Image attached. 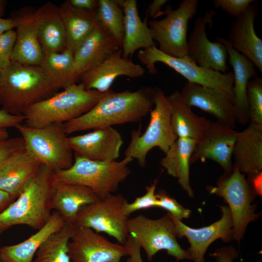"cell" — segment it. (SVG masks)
I'll return each mask as SVG.
<instances>
[{"label": "cell", "mask_w": 262, "mask_h": 262, "mask_svg": "<svg viewBox=\"0 0 262 262\" xmlns=\"http://www.w3.org/2000/svg\"><path fill=\"white\" fill-rule=\"evenodd\" d=\"M154 88L106 92L88 112L63 124L67 135L82 131L140 121L154 106Z\"/></svg>", "instance_id": "6da1fadb"}, {"label": "cell", "mask_w": 262, "mask_h": 262, "mask_svg": "<svg viewBox=\"0 0 262 262\" xmlns=\"http://www.w3.org/2000/svg\"><path fill=\"white\" fill-rule=\"evenodd\" d=\"M54 184L53 172L40 164L22 192L0 213V233L16 225L38 230L52 214L51 196Z\"/></svg>", "instance_id": "7a4b0ae2"}, {"label": "cell", "mask_w": 262, "mask_h": 262, "mask_svg": "<svg viewBox=\"0 0 262 262\" xmlns=\"http://www.w3.org/2000/svg\"><path fill=\"white\" fill-rule=\"evenodd\" d=\"M39 66L11 61L0 69V105L13 115H23L32 105L57 92Z\"/></svg>", "instance_id": "3957f363"}, {"label": "cell", "mask_w": 262, "mask_h": 262, "mask_svg": "<svg viewBox=\"0 0 262 262\" xmlns=\"http://www.w3.org/2000/svg\"><path fill=\"white\" fill-rule=\"evenodd\" d=\"M105 93L86 90L81 84L74 83L28 107L23 115L24 124L42 128L64 124L89 111Z\"/></svg>", "instance_id": "277c9868"}, {"label": "cell", "mask_w": 262, "mask_h": 262, "mask_svg": "<svg viewBox=\"0 0 262 262\" xmlns=\"http://www.w3.org/2000/svg\"><path fill=\"white\" fill-rule=\"evenodd\" d=\"M68 168L53 172L55 182L82 185L91 189L100 198L117 191L131 172L128 166L133 160L125 157L120 161H99L76 154Z\"/></svg>", "instance_id": "5b68a950"}, {"label": "cell", "mask_w": 262, "mask_h": 262, "mask_svg": "<svg viewBox=\"0 0 262 262\" xmlns=\"http://www.w3.org/2000/svg\"><path fill=\"white\" fill-rule=\"evenodd\" d=\"M150 120L145 131L131 132L125 157L136 159L141 167L147 163V156L153 148L158 147L165 153L178 137L171 121V109L167 96L160 88H154V106L149 112Z\"/></svg>", "instance_id": "8992f818"}, {"label": "cell", "mask_w": 262, "mask_h": 262, "mask_svg": "<svg viewBox=\"0 0 262 262\" xmlns=\"http://www.w3.org/2000/svg\"><path fill=\"white\" fill-rule=\"evenodd\" d=\"M16 128L24 140L25 149L41 164L53 172L73 164V152L68 144L63 124L33 128L21 123Z\"/></svg>", "instance_id": "52a82bcc"}, {"label": "cell", "mask_w": 262, "mask_h": 262, "mask_svg": "<svg viewBox=\"0 0 262 262\" xmlns=\"http://www.w3.org/2000/svg\"><path fill=\"white\" fill-rule=\"evenodd\" d=\"M206 189L210 194L222 197L228 203L233 223L232 239L239 244L248 224L260 216L256 213V204H253L256 195L254 190L234 164L229 174H224L215 186H207Z\"/></svg>", "instance_id": "ba28073f"}, {"label": "cell", "mask_w": 262, "mask_h": 262, "mask_svg": "<svg viewBox=\"0 0 262 262\" xmlns=\"http://www.w3.org/2000/svg\"><path fill=\"white\" fill-rule=\"evenodd\" d=\"M137 57L141 63L146 66L150 74L157 72L155 63H162L184 77L187 82L219 91L233 104L234 75L232 71L221 73L201 67L188 56L172 57L160 51L156 46L140 50Z\"/></svg>", "instance_id": "9c48e42d"}, {"label": "cell", "mask_w": 262, "mask_h": 262, "mask_svg": "<svg viewBox=\"0 0 262 262\" xmlns=\"http://www.w3.org/2000/svg\"><path fill=\"white\" fill-rule=\"evenodd\" d=\"M128 230L129 235L144 249L148 261L161 250H166L169 255L176 259V262L191 260L187 250L177 241L176 226L168 213L156 219L144 215L129 218Z\"/></svg>", "instance_id": "30bf717a"}, {"label": "cell", "mask_w": 262, "mask_h": 262, "mask_svg": "<svg viewBox=\"0 0 262 262\" xmlns=\"http://www.w3.org/2000/svg\"><path fill=\"white\" fill-rule=\"evenodd\" d=\"M198 3V0H183L176 9L167 5L160 15H165L164 18L148 21L152 38L160 51L174 57L187 56L188 23L196 14Z\"/></svg>", "instance_id": "8fae6325"}, {"label": "cell", "mask_w": 262, "mask_h": 262, "mask_svg": "<svg viewBox=\"0 0 262 262\" xmlns=\"http://www.w3.org/2000/svg\"><path fill=\"white\" fill-rule=\"evenodd\" d=\"M126 201L120 194L100 198L81 208L73 225L104 232L124 245L129 236V216L123 211Z\"/></svg>", "instance_id": "7c38bea8"}, {"label": "cell", "mask_w": 262, "mask_h": 262, "mask_svg": "<svg viewBox=\"0 0 262 262\" xmlns=\"http://www.w3.org/2000/svg\"><path fill=\"white\" fill-rule=\"evenodd\" d=\"M67 246L72 262H121L128 256L124 245L112 243L91 229L75 225Z\"/></svg>", "instance_id": "4fadbf2b"}, {"label": "cell", "mask_w": 262, "mask_h": 262, "mask_svg": "<svg viewBox=\"0 0 262 262\" xmlns=\"http://www.w3.org/2000/svg\"><path fill=\"white\" fill-rule=\"evenodd\" d=\"M215 15L214 11L208 10L196 19L188 40L187 56L201 67L226 73L229 69L227 49L221 42L210 41L206 31L207 24L212 25Z\"/></svg>", "instance_id": "5bb4252c"}, {"label": "cell", "mask_w": 262, "mask_h": 262, "mask_svg": "<svg viewBox=\"0 0 262 262\" xmlns=\"http://www.w3.org/2000/svg\"><path fill=\"white\" fill-rule=\"evenodd\" d=\"M221 217L215 222L200 228H193L171 215L176 226L178 238L185 237L190 244L187 250L193 262H204L205 254L209 246L218 239L224 242L232 239L233 223L227 205L220 206Z\"/></svg>", "instance_id": "9a60e30c"}, {"label": "cell", "mask_w": 262, "mask_h": 262, "mask_svg": "<svg viewBox=\"0 0 262 262\" xmlns=\"http://www.w3.org/2000/svg\"><path fill=\"white\" fill-rule=\"evenodd\" d=\"M238 131L223 123L211 122L201 139L196 145L191 164L198 161L212 160L217 163L225 174L232 170L233 149Z\"/></svg>", "instance_id": "2e32d148"}, {"label": "cell", "mask_w": 262, "mask_h": 262, "mask_svg": "<svg viewBox=\"0 0 262 262\" xmlns=\"http://www.w3.org/2000/svg\"><path fill=\"white\" fill-rule=\"evenodd\" d=\"M67 142L74 154L99 161L116 160L123 143L121 134L113 127L69 136Z\"/></svg>", "instance_id": "e0dca14e"}, {"label": "cell", "mask_w": 262, "mask_h": 262, "mask_svg": "<svg viewBox=\"0 0 262 262\" xmlns=\"http://www.w3.org/2000/svg\"><path fill=\"white\" fill-rule=\"evenodd\" d=\"M35 11L34 8L27 6L11 14L10 18L16 24V34L11 61L38 66L43 58V51L37 34Z\"/></svg>", "instance_id": "ac0fdd59"}, {"label": "cell", "mask_w": 262, "mask_h": 262, "mask_svg": "<svg viewBox=\"0 0 262 262\" xmlns=\"http://www.w3.org/2000/svg\"><path fill=\"white\" fill-rule=\"evenodd\" d=\"M122 49L113 53L95 68L82 74L79 81L86 90L100 93L109 91L115 80L120 76L132 78L143 76L145 69L139 64L122 55Z\"/></svg>", "instance_id": "d6986e66"}, {"label": "cell", "mask_w": 262, "mask_h": 262, "mask_svg": "<svg viewBox=\"0 0 262 262\" xmlns=\"http://www.w3.org/2000/svg\"><path fill=\"white\" fill-rule=\"evenodd\" d=\"M180 96L190 107H196L214 116L217 121L234 128L237 123L232 103L216 89L186 82Z\"/></svg>", "instance_id": "ffe728a7"}, {"label": "cell", "mask_w": 262, "mask_h": 262, "mask_svg": "<svg viewBox=\"0 0 262 262\" xmlns=\"http://www.w3.org/2000/svg\"><path fill=\"white\" fill-rule=\"evenodd\" d=\"M258 14V9L256 5H249L232 23L226 40L262 73V39L257 36L254 28V21Z\"/></svg>", "instance_id": "44dd1931"}, {"label": "cell", "mask_w": 262, "mask_h": 262, "mask_svg": "<svg viewBox=\"0 0 262 262\" xmlns=\"http://www.w3.org/2000/svg\"><path fill=\"white\" fill-rule=\"evenodd\" d=\"M119 49L116 40L99 23L74 53L78 81L82 74L99 65Z\"/></svg>", "instance_id": "7402d4cb"}, {"label": "cell", "mask_w": 262, "mask_h": 262, "mask_svg": "<svg viewBox=\"0 0 262 262\" xmlns=\"http://www.w3.org/2000/svg\"><path fill=\"white\" fill-rule=\"evenodd\" d=\"M40 164L25 148L14 153L0 163V189L16 198Z\"/></svg>", "instance_id": "603a6c76"}, {"label": "cell", "mask_w": 262, "mask_h": 262, "mask_svg": "<svg viewBox=\"0 0 262 262\" xmlns=\"http://www.w3.org/2000/svg\"><path fill=\"white\" fill-rule=\"evenodd\" d=\"M216 40L225 46L229 62L233 69V105L237 122L241 125H246L249 122L247 87L250 79L257 77L255 66L246 57L232 48L226 39L218 37Z\"/></svg>", "instance_id": "cb8c5ba5"}, {"label": "cell", "mask_w": 262, "mask_h": 262, "mask_svg": "<svg viewBox=\"0 0 262 262\" xmlns=\"http://www.w3.org/2000/svg\"><path fill=\"white\" fill-rule=\"evenodd\" d=\"M233 164L243 174L251 177L262 171V125L249 122L247 128L238 131L232 157Z\"/></svg>", "instance_id": "d4e9b609"}, {"label": "cell", "mask_w": 262, "mask_h": 262, "mask_svg": "<svg viewBox=\"0 0 262 262\" xmlns=\"http://www.w3.org/2000/svg\"><path fill=\"white\" fill-rule=\"evenodd\" d=\"M35 15L37 37L43 53L66 49V33L58 6L46 2L36 9Z\"/></svg>", "instance_id": "484cf974"}, {"label": "cell", "mask_w": 262, "mask_h": 262, "mask_svg": "<svg viewBox=\"0 0 262 262\" xmlns=\"http://www.w3.org/2000/svg\"><path fill=\"white\" fill-rule=\"evenodd\" d=\"M124 14V36L122 55L129 58L138 49L155 46L148 26V15L146 12L143 21L139 15L136 0H117Z\"/></svg>", "instance_id": "4316f807"}, {"label": "cell", "mask_w": 262, "mask_h": 262, "mask_svg": "<svg viewBox=\"0 0 262 262\" xmlns=\"http://www.w3.org/2000/svg\"><path fill=\"white\" fill-rule=\"evenodd\" d=\"M99 199L87 187L54 181L51 208L60 214L65 223L73 224L81 208Z\"/></svg>", "instance_id": "83f0119b"}, {"label": "cell", "mask_w": 262, "mask_h": 262, "mask_svg": "<svg viewBox=\"0 0 262 262\" xmlns=\"http://www.w3.org/2000/svg\"><path fill=\"white\" fill-rule=\"evenodd\" d=\"M167 98L170 105L171 124L177 137L199 141L211 121L195 114L182 99L179 91H174Z\"/></svg>", "instance_id": "f1b7e54d"}, {"label": "cell", "mask_w": 262, "mask_h": 262, "mask_svg": "<svg viewBox=\"0 0 262 262\" xmlns=\"http://www.w3.org/2000/svg\"><path fill=\"white\" fill-rule=\"evenodd\" d=\"M65 224L60 214L53 211L47 223L36 233L22 242L1 247L0 260L1 262H32L41 246Z\"/></svg>", "instance_id": "f546056e"}, {"label": "cell", "mask_w": 262, "mask_h": 262, "mask_svg": "<svg viewBox=\"0 0 262 262\" xmlns=\"http://www.w3.org/2000/svg\"><path fill=\"white\" fill-rule=\"evenodd\" d=\"M197 142L187 138H178L171 146L160 164L170 176L177 178L178 182L188 196L194 193L190 183L191 158Z\"/></svg>", "instance_id": "4dcf8cb0"}, {"label": "cell", "mask_w": 262, "mask_h": 262, "mask_svg": "<svg viewBox=\"0 0 262 262\" xmlns=\"http://www.w3.org/2000/svg\"><path fill=\"white\" fill-rule=\"evenodd\" d=\"M66 37L67 48L73 52L99 24L96 12H86L73 7L68 0L58 6Z\"/></svg>", "instance_id": "1f68e13d"}, {"label": "cell", "mask_w": 262, "mask_h": 262, "mask_svg": "<svg viewBox=\"0 0 262 262\" xmlns=\"http://www.w3.org/2000/svg\"><path fill=\"white\" fill-rule=\"evenodd\" d=\"M38 66L57 91L79 81L75 73L74 53L68 48L60 52L44 53Z\"/></svg>", "instance_id": "d6a6232c"}, {"label": "cell", "mask_w": 262, "mask_h": 262, "mask_svg": "<svg viewBox=\"0 0 262 262\" xmlns=\"http://www.w3.org/2000/svg\"><path fill=\"white\" fill-rule=\"evenodd\" d=\"M73 227L72 223H65L50 235L39 247L32 262H71L67 246Z\"/></svg>", "instance_id": "836d02e7"}, {"label": "cell", "mask_w": 262, "mask_h": 262, "mask_svg": "<svg viewBox=\"0 0 262 262\" xmlns=\"http://www.w3.org/2000/svg\"><path fill=\"white\" fill-rule=\"evenodd\" d=\"M99 23L121 49L124 36V14L117 0H98L96 10Z\"/></svg>", "instance_id": "e575fe53"}, {"label": "cell", "mask_w": 262, "mask_h": 262, "mask_svg": "<svg viewBox=\"0 0 262 262\" xmlns=\"http://www.w3.org/2000/svg\"><path fill=\"white\" fill-rule=\"evenodd\" d=\"M247 99L249 122L262 125V79L250 80L247 87Z\"/></svg>", "instance_id": "d590c367"}, {"label": "cell", "mask_w": 262, "mask_h": 262, "mask_svg": "<svg viewBox=\"0 0 262 262\" xmlns=\"http://www.w3.org/2000/svg\"><path fill=\"white\" fill-rule=\"evenodd\" d=\"M157 180L146 187L145 194L137 197L132 203H128L126 201L123 206L124 213L128 216L133 212L144 209H148L152 207H157L158 200L155 192Z\"/></svg>", "instance_id": "8d00e7d4"}, {"label": "cell", "mask_w": 262, "mask_h": 262, "mask_svg": "<svg viewBox=\"0 0 262 262\" xmlns=\"http://www.w3.org/2000/svg\"><path fill=\"white\" fill-rule=\"evenodd\" d=\"M156 194L158 200L157 207L167 211L168 213L173 217L181 221L190 215L191 210L185 208L164 191H160L156 193Z\"/></svg>", "instance_id": "74e56055"}, {"label": "cell", "mask_w": 262, "mask_h": 262, "mask_svg": "<svg viewBox=\"0 0 262 262\" xmlns=\"http://www.w3.org/2000/svg\"><path fill=\"white\" fill-rule=\"evenodd\" d=\"M16 34L14 29L0 35V69L7 67L11 63Z\"/></svg>", "instance_id": "f35d334b"}, {"label": "cell", "mask_w": 262, "mask_h": 262, "mask_svg": "<svg viewBox=\"0 0 262 262\" xmlns=\"http://www.w3.org/2000/svg\"><path fill=\"white\" fill-rule=\"evenodd\" d=\"M254 0H214L213 5L235 18L243 13Z\"/></svg>", "instance_id": "ab89813d"}, {"label": "cell", "mask_w": 262, "mask_h": 262, "mask_svg": "<svg viewBox=\"0 0 262 262\" xmlns=\"http://www.w3.org/2000/svg\"><path fill=\"white\" fill-rule=\"evenodd\" d=\"M25 148L24 142L21 136L0 141V163L14 153Z\"/></svg>", "instance_id": "60d3db41"}, {"label": "cell", "mask_w": 262, "mask_h": 262, "mask_svg": "<svg viewBox=\"0 0 262 262\" xmlns=\"http://www.w3.org/2000/svg\"><path fill=\"white\" fill-rule=\"evenodd\" d=\"M210 256L214 258L216 262H232L238 257L239 252L234 247L230 246L218 248Z\"/></svg>", "instance_id": "b9f144b4"}, {"label": "cell", "mask_w": 262, "mask_h": 262, "mask_svg": "<svg viewBox=\"0 0 262 262\" xmlns=\"http://www.w3.org/2000/svg\"><path fill=\"white\" fill-rule=\"evenodd\" d=\"M23 115H13L0 109V130L9 128H16L24 122Z\"/></svg>", "instance_id": "7bdbcfd3"}, {"label": "cell", "mask_w": 262, "mask_h": 262, "mask_svg": "<svg viewBox=\"0 0 262 262\" xmlns=\"http://www.w3.org/2000/svg\"><path fill=\"white\" fill-rule=\"evenodd\" d=\"M124 245L128 253L127 262H144L141 257V247L133 237L129 235Z\"/></svg>", "instance_id": "ee69618b"}, {"label": "cell", "mask_w": 262, "mask_h": 262, "mask_svg": "<svg viewBox=\"0 0 262 262\" xmlns=\"http://www.w3.org/2000/svg\"><path fill=\"white\" fill-rule=\"evenodd\" d=\"M74 8L83 11L96 12L98 0H68Z\"/></svg>", "instance_id": "f6af8a7d"}, {"label": "cell", "mask_w": 262, "mask_h": 262, "mask_svg": "<svg viewBox=\"0 0 262 262\" xmlns=\"http://www.w3.org/2000/svg\"><path fill=\"white\" fill-rule=\"evenodd\" d=\"M167 2V0H154L148 6L147 12L148 16L151 17L153 20L156 19L160 16L162 12L161 8Z\"/></svg>", "instance_id": "bcb514c9"}, {"label": "cell", "mask_w": 262, "mask_h": 262, "mask_svg": "<svg viewBox=\"0 0 262 262\" xmlns=\"http://www.w3.org/2000/svg\"><path fill=\"white\" fill-rule=\"evenodd\" d=\"M15 198L11 194L0 189V213L13 202Z\"/></svg>", "instance_id": "7dc6e473"}, {"label": "cell", "mask_w": 262, "mask_h": 262, "mask_svg": "<svg viewBox=\"0 0 262 262\" xmlns=\"http://www.w3.org/2000/svg\"><path fill=\"white\" fill-rule=\"evenodd\" d=\"M15 27V21L10 17L8 18L0 17V35L9 30L14 29Z\"/></svg>", "instance_id": "c3c4849f"}, {"label": "cell", "mask_w": 262, "mask_h": 262, "mask_svg": "<svg viewBox=\"0 0 262 262\" xmlns=\"http://www.w3.org/2000/svg\"><path fill=\"white\" fill-rule=\"evenodd\" d=\"M9 138V135L6 129L0 130V141L4 140Z\"/></svg>", "instance_id": "681fc988"}, {"label": "cell", "mask_w": 262, "mask_h": 262, "mask_svg": "<svg viewBox=\"0 0 262 262\" xmlns=\"http://www.w3.org/2000/svg\"><path fill=\"white\" fill-rule=\"evenodd\" d=\"M6 5V0H0V17H2L4 14Z\"/></svg>", "instance_id": "f907efd6"}, {"label": "cell", "mask_w": 262, "mask_h": 262, "mask_svg": "<svg viewBox=\"0 0 262 262\" xmlns=\"http://www.w3.org/2000/svg\"></svg>", "instance_id": "816d5d0a"}]
</instances>
